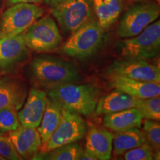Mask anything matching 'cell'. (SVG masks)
<instances>
[{"instance_id": "ffe728a7", "label": "cell", "mask_w": 160, "mask_h": 160, "mask_svg": "<svg viewBox=\"0 0 160 160\" xmlns=\"http://www.w3.org/2000/svg\"><path fill=\"white\" fill-rule=\"evenodd\" d=\"M61 119L62 108L57 102L48 97L42 119L37 128L41 137L42 145L45 144L53 134Z\"/></svg>"}, {"instance_id": "cb8c5ba5", "label": "cell", "mask_w": 160, "mask_h": 160, "mask_svg": "<svg viewBox=\"0 0 160 160\" xmlns=\"http://www.w3.org/2000/svg\"><path fill=\"white\" fill-rule=\"evenodd\" d=\"M142 132L146 142L151 146L154 152H160V124L159 121L145 119Z\"/></svg>"}, {"instance_id": "8fae6325", "label": "cell", "mask_w": 160, "mask_h": 160, "mask_svg": "<svg viewBox=\"0 0 160 160\" xmlns=\"http://www.w3.org/2000/svg\"><path fill=\"white\" fill-rule=\"evenodd\" d=\"M28 57L22 35L0 39V71L8 72L25 62Z\"/></svg>"}, {"instance_id": "d4e9b609", "label": "cell", "mask_w": 160, "mask_h": 160, "mask_svg": "<svg viewBox=\"0 0 160 160\" xmlns=\"http://www.w3.org/2000/svg\"><path fill=\"white\" fill-rule=\"evenodd\" d=\"M20 125L17 110L11 107L0 109V132L2 133L14 131Z\"/></svg>"}, {"instance_id": "7a4b0ae2", "label": "cell", "mask_w": 160, "mask_h": 160, "mask_svg": "<svg viewBox=\"0 0 160 160\" xmlns=\"http://www.w3.org/2000/svg\"><path fill=\"white\" fill-rule=\"evenodd\" d=\"M33 80L42 87L52 88L67 83H77L81 79L74 65L52 56L43 55L35 58L30 65Z\"/></svg>"}, {"instance_id": "5b68a950", "label": "cell", "mask_w": 160, "mask_h": 160, "mask_svg": "<svg viewBox=\"0 0 160 160\" xmlns=\"http://www.w3.org/2000/svg\"><path fill=\"white\" fill-rule=\"evenodd\" d=\"M118 47L126 58L145 60L157 58L160 51L159 20H156L135 37L124 39Z\"/></svg>"}, {"instance_id": "52a82bcc", "label": "cell", "mask_w": 160, "mask_h": 160, "mask_svg": "<svg viewBox=\"0 0 160 160\" xmlns=\"http://www.w3.org/2000/svg\"><path fill=\"white\" fill-rule=\"evenodd\" d=\"M21 35L26 47L39 53L57 49L62 40L57 23L48 16L40 17Z\"/></svg>"}, {"instance_id": "484cf974", "label": "cell", "mask_w": 160, "mask_h": 160, "mask_svg": "<svg viewBox=\"0 0 160 160\" xmlns=\"http://www.w3.org/2000/svg\"><path fill=\"white\" fill-rule=\"evenodd\" d=\"M123 155V159L125 160L154 159V151L147 142L138 147L129 150Z\"/></svg>"}, {"instance_id": "603a6c76", "label": "cell", "mask_w": 160, "mask_h": 160, "mask_svg": "<svg viewBox=\"0 0 160 160\" xmlns=\"http://www.w3.org/2000/svg\"><path fill=\"white\" fill-rule=\"evenodd\" d=\"M137 108L143 119L159 121L160 98L159 96L147 99H138Z\"/></svg>"}, {"instance_id": "5bb4252c", "label": "cell", "mask_w": 160, "mask_h": 160, "mask_svg": "<svg viewBox=\"0 0 160 160\" xmlns=\"http://www.w3.org/2000/svg\"><path fill=\"white\" fill-rule=\"evenodd\" d=\"M47 93L42 90H30L25 105L17 112L21 125L26 127L38 128L45 112L47 103Z\"/></svg>"}, {"instance_id": "ac0fdd59", "label": "cell", "mask_w": 160, "mask_h": 160, "mask_svg": "<svg viewBox=\"0 0 160 160\" xmlns=\"http://www.w3.org/2000/svg\"><path fill=\"white\" fill-rule=\"evenodd\" d=\"M137 101L138 99L116 90L109 94L100 97L96 108L95 113L97 115H105L135 108Z\"/></svg>"}, {"instance_id": "3957f363", "label": "cell", "mask_w": 160, "mask_h": 160, "mask_svg": "<svg viewBox=\"0 0 160 160\" xmlns=\"http://www.w3.org/2000/svg\"><path fill=\"white\" fill-rule=\"evenodd\" d=\"M45 4L65 34L95 19L92 0H45Z\"/></svg>"}, {"instance_id": "ba28073f", "label": "cell", "mask_w": 160, "mask_h": 160, "mask_svg": "<svg viewBox=\"0 0 160 160\" xmlns=\"http://www.w3.org/2000/svg\"><path fill=\"white\" fill-rule=\"evenodd\" d=\"M159 14V5L157 2L146 1L131 6L120 20L118 35L122 39L135 37L157 20Z\"/></svg>"}, {"instance_id": "4fadbf2b", "label": "cell", "mask_w": 160, "mask_h": 160, "mask_svg": "<svg viewBox=\"0 0 160 160\" xmlns=\"http://www.w3.org/2000/svg\"><path fill=\"white\" fill-rule=\"evenodd\" d=\"M8 138L22 159H33L42 145V139L37 128L20 125L9 132Z\"/></svg>"}, {"instance_id": "30bf717a", "label": "cell", "mask_w": 160, "mask_h": 160, "mask_svg": "<svg viewBox=\"0 0 160 160\" xmlns=\"http://www.w3.org/2000/svg\"><path fill=\"white\" fill-rule=\"evenodd\" d=\"M107 74L160 83L159 67L145 59L125 57V59L116 60L108 68Z\"/></svg>"}, {"instance_id": "e0dca14e", "label": "cell", "mask_w": 160, "mask_h": 160, "mask_svg": "<svg viewBox=\"0 0 160 160\" xmlns=\"http://www.w3.org/2000/svg\"><path fill=\"white\" fill-rule=\"evenodd\" d=\"M143 118L136 108L105 114L103 119L105 127L115 132L140 128Z\"/></svg>"}, {"instance_id": "4dcf8cb0", "label": "cell", "mask_w": 160, "mask_h": 160, "mask_svg": "<svg viewBox=\"0 0 160 160\" xmlns=\"http://www.w3.org/2000/svg\"><path fill=\"white\" fill-rule=\"evenodd\" d=\"M0 160H5V159L3 157H2L1 155H0Z\"/></svg>"}, {"instance_id": "9c48e42d", "label": "cell", "mask_w": 160, "mask_h": 160, "mask_svg": "<svg viewBox=\"0 0 160 160\" xmlns=\"http://www.w3.org/2000/svg\"><path fill=\"white\" fill-rule=\"evenodd\" d=\"M87 125L81 115L62 108V119L49 139L42 145L41 151L46 152L85 137Z\"/></svg>"}, {"instance_id": "8992f818", "label": "cell", "mask_w": 160, "mask_h": 160, "mask_svg": "<svg viewBox=\"0 0 160 160\" xmlns=\"http://www.w3.org/2000/svg\"><path fill=\"white\" fill-rule=\"evenodd\" d=\"M44 10L38 4L11 5L0 17V39L20 35L42 17Z\"/></svg>"}, {"instance_id": "44dd1931", "label": "cell", "mask_w": 160, "mask_h": 160, "mask_svg": "<svg viewBox=\"0 0 160 160\" xmlns=\"http://www.w3.org/2000/svg\"><path fill=\"white\" fill-rule=\"evenodd\" d=\"M113 135V148L115 156L123 155L125 152L146 142L142 131L139 128L116 132Z\"/></svg>"}, {"instance_id": "d6986e66", "label": "cell", "mask_w": 160, "mask_h": 160, "mask_svg": "<svg viewBox=\"0 0 160 160\" xmlns=\"http://www.w3.org/2000/svg\"><path fill=\"white\" fill-rule=\"evenodd\" d=\"M95 16L105 30L117 21L125 5V0H92Z\"/></svg>"}, {"instance_id": "d6a6232c", "label": "cell", "mask_w": 160, "mask_h": 160, "mask_svg": "<svg viewBox=\"0 0 160 160\" xmlns=\"http://www.w3.org/2000/svg\"><path fill=\"white\" fill-rule=\"evenodd\" d=\"M2 134H3V133H2L1 132H0V135H2Z\"/></svg>"}, {"instance_id": "4316f807", "label": "cell", "mask_w": 160, "mask_h": 160, "mask_svg": "<svg viewBox=\"0 0 160 160\" xmlns=\"http://www.w3.org/2000/svg\"><path fill=\"white\" fill-rule=\"evenodd\" d=\"M0 155L5 159L19 160L22 159L20 156L16 151L13 143L8 137L0 135Z\"/></svg>"}, {"instance_id": "2e32d148", "label": "cell", "mask_w": 160, "mask_h": 160, "mask_svg": "<svg viewBox=\"0 0 160 160\" xmlns=\"http://www.w3.org/2000/svg\"><path fill=\"white\" fill-rule=\"evenodd\" d=\"M113 134L105 128L91 127L86 135L85 148L93 152L99 160L111 157Z\"/></svg>"}, {"instance_id": "7c38bea8", "label": "cell", "mask_w": 160, "mask_h": 160, "mask_svg": "<svg viewBox=\"0 0 160 160\" xmlns=\"http://www.w3.org/2000/svg\"><path fill=\"white\" fill-rule=\"evenodd\" d=\"M108 76L111 88L136 99H147L160 95V83L140 81L119 75Z\"/></svg>"}, {"instance_id": "f1b7e54d", "label": "cell", "mask_w": 160, "mask_h": 160, "mask_svg": "<svg viewBox=\"0 0 160 160\" xmlns=\"http://www.w3.org/2000/svg\"><path fill=\"white\" fill-rule=\"evenodd\" d=\"M45 0H7V2L10 5H15L18 3H31V4H41L45 3Z\"/></svg>"}, {"instance_id": "7402d4cb", "label": "cell", "mask_w": 160, "mask_h": 160, "mask_svg": "<svg viewBox=\"0 0 160 160\" xmlns=\"http://www.w3.org/2000/svg\"><path fill=\"white\" fill-rule=\"evenodd\" d=\"M82 151V148L75 142L59 146L49 151H38L32 159L78 160Z\"/></svg>"}, {"instance_id": "1f68e13d", "label": "cell", "mask_w": 160, "mask_h": 160, "mask_svg": "<svg viewBox=\"0 0 160 160\" xmlns=\"http://www.w3.org/2000/svg\"><path fill=\"white\" fill-rule=\"evenodd\" d=\"M156 1H157L158 3H159V0H156Z\"/></svg>"}, {"instance_id": "f546056e", "label": "cell", "mask_w": 160, "mask_h": 160, "mask_svg": "<svg viewBox=\"0 0 160 160\" xmlns=\"http://www.w3.org/2000/svg\"><path fill=\"white\" fill-rule=\"evenodd\" d=\"M133 1L137 2H146L148 0H133Z\"/></svg>"}, {"instance_id": "9a60e30c", "label": "cell", "mask_w": 160, "mask_h": 160, "mask_svg": "<svg viewBox=\"0 0 160 160\" xmlns=\"http://www.w3.org/2000/svg\"><path fill=\"white\" fill-rule=\"evenodd\" d=\"M27 98L26 86L19 79L11 77L0 79V109L11 107L18 111Z\"/></svg>"}, {"instance_id": "277c9868", "label": "cell", "mask_w": 160, "mask_h": 160, "mask_svg": "<svg viewBox=\"0 0 160 160\" xmlns=\"http://www.w3.org/2000/svg\"><path fill=\"white\" fill-rule=\"evenodd\" d=\"M105 29L93 19L71 33L61 51L68 57L85 59L94 55L102 45Z\"/></svg>"}, {"instance_id": "6da1fadb", "label": "cell", "mask_w": 160, "mask_h": 160, "mask_svg": "<svg viewBox=\"0 0 160 160\" xmlns=\"http://www.w3.org/2000/svg\"><path fill=\"white\" fill-rule=\"evenodd\" d=\"M48 94L62 108L89 117L95 112L101 92L92 83H67L50 88Z\"/></svg>"}, {"instance_id": "83f0119b", "label": "cell", "mask_w": 160, "mask_h": 160, "mask_svg": "<svg viewBox=\"0 0 160 160\" xmlns=\"http://www.w3.org/2000/svg\"><path fill=\"white\" fill-rule=\"evenodd\" d=\"M79 160H97L98 158L93 152L88 148L83 149L79 157Z\"/></svg>"}]
</instances>
